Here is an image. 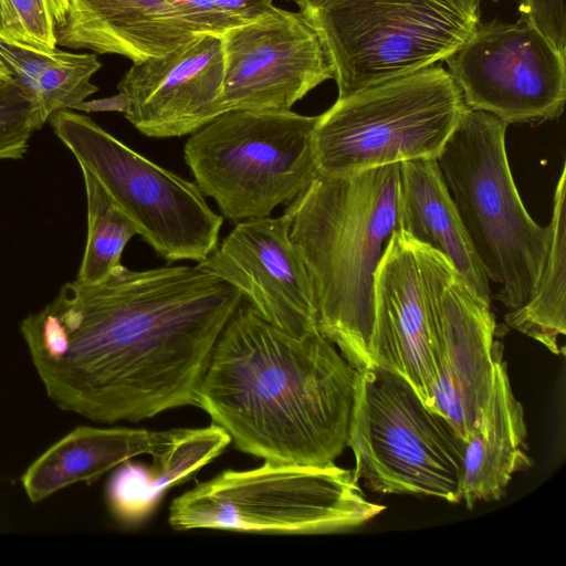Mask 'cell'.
<instances>
[{"instance_id":"ac0fdd59","label":"cell","mask_w":566,"mask_h":566,"mask_svg":"<svg viewBox=\"0 0 566 566\" xmlns=\"http://www.w3.org/2000/svg\"><path fill=\"white\" fill-rule=\"evenodd\" d=\"M522 403L511 388L502 346L495 344L494 373L479 421L464 442L461 501H497L513 475L532 465Z\"/></svg>"},{"instance_id":"d6986e66","label":"cell","mask_w":566,"mask_h":566,"mask_svg":"<svg viewBox=\"0 0 566 566\" xmlns=\"http://www.w3.org/2000/svg\"><path fill=\"white\" fill-rule=\"evenodd\" d=\"M176 431L76 427L27 468L20 479L22 488L28 499L38 503L77 482L91 484L125 461L159 453Z\"/></svg>"},{"instance_id":"cb8c5ba5","label":"cell","mask_w":566,"mask_h":566,"mask_svg":"<svg viewBox=\"0 0 566 566\" xmlns=\"http://www.w3.org/2000/svg\"><path fill=\"white\" fill-rule=\"evenodd\" d=\"M85 195L87 235L75 281L94 284L120 265L122 253L138 230L96 178L81 168Z\"/></svg>"},{"instance_id":"e0dca14e","label":"cell","mask_w":566,"mask_h":566,"mask_svg":"<svg viewBox=\"0 0 566 566\" xmlns=\"http://www.w3.org/2000/svg\"><path fill=\"white\" fill-rule=\"evenodd\" d=\"M56 43L133 63L164 55L206 33L170 0H44Z\"/></svg>"},{"instance_id":"277c9868","label":"cell","mask_w":566,"mask_h":566,"mask_svg":"<svg viewBox=\"0 0 566 566\" xmlns=\"http://www.w3.org/2000/svg\"><path fill=\"white\" fill-rule=\"evenodd\" d=\"M507 125L468 106L437 163L495 298L507 311L532 296L548 253L551 227L537 224L515 186Z\"/></svg>"},{"instance_id":"484cf974","label":"cell","mask_w":566,"mask_h":566,"mask_svg":"<svg viewBox=\"0 0 566 566\" xmlns=\"http://www.w3.org/2000/svg\"><path fill=\"white\" fill-rule=\"evenodd\" d=\"M184 9L206 33L221 35L247 23L273 6L274 0H170Z\"/></svg>"},{"instance_id":"30bf717a","label":"cell","mask_w":566,"mask_h":566,"mask_svg":"<svg viewBox=\"0 0 566 566\" xmlns=\"http://www.w3.org/2000/svg\"><path fill=\"white\" fill-rule=\"evenodd\" d=\"M49 123L80 168L96 178L164 259L198 263L217 248L223 217L195 182L133 150L88 116L63 109Z\"/></svg>"},{"instance_id":"4316f807","label":"cell","mask_w":566,"mask_h":566,"mask_svg":"<svg viewBox=\"0 0 566 566\" xmlns=\"http://www.w3.org/2000/svg\"><path fill=\"white\" fill-rule=\"evenodd\" d=\"M518 12L566 54V0H521Z\"/></svg>"},{"instance_id":"3957f363","label":"cell","mask_w":566,"mask_h":566,"mask_svg":"<svg viewBox=\"0 0 566 566\" xmlns=\"http://www.w3.org/2000/svg\"><path fill=\"white\" fill-rule=\"evenodd\" d=\"M399 187V164L317 175L284 211L314 286L318 331L356 370L370 367L374 280L398 229Z\"/></svg>"},{"instance_id":"9c48e42d","label":"cell","mask_w":566,"mask_h":566,"mask_svg":"<svg viewBox=\"0 0 566 566\" xmlns=\"http://www.w3.org/2000/svg\"><path fill=\"white\" fill-rule=\"evenodd\" d=\"M347 447L374 492L461 501L464 442L399 374L356 370Z\"/></svg>"},{"instance_id":"d6a6232c","label":"cell","mask_w":566,"mask_h":566,"mask_svg":"<svg viewBox=\"0 0 566 566\" xmlns=\"http://www.w3.org/2000/svg\"><path fill=\"white\" fill-rule=\"evenodd\" d=\"M286 1H291V0H286Z\"/></svg>"},{"instance_id":"603a6c76","label":"cell","mask_w":566,"mask_h":566,"mask_svg":"<svg viewBox=\"0 0 566 566\" xmlns=\"http://www.w3.org/2000/svg\"><path fill=\"white\" fill-rule=\"evenodd\" d=\"M566 168L563 166L554 193L551 238L545 266L530 300L507 311L511 328L537 340L555 355L564 353L558 339L566 334Z\"/></svg>"},{"instance_id":"52a82bcc","label":"cell","mask_w":566,"mask_h":566,"mask_svg":"<svg viewBox=\"0 0 566 566\" xmlns=\"http://www.w3.org/2000/svg\"><path fill=\"white\" fill-rule=\"evenodd\" d=\"M316 30L338 97L444 61L481 22V0H291Z\"/></svg>"},{"instance_id":"6da1fadb","label":"cell","mask_w":566,"mask_h":566,"mask_svg":"<svg viewBox=\"0 0 566 566\" xmlns=\"http://www.w3.org/2000/svg\"><path fill=\"white\" fill-rule=\"evenodd\" d=\"M242 293L198 264L65 283L20 333L46 396L93 422H139L195 406Z\"/></svg>"},{"instance_id":"d4e9b609","label":"cell","mask_w":566,"mask_h":566,"mask_svg":"<svg viewBox=\"0 0 566 566\" xmlns=\"http://www.w3.org/2000/svg\"><path fill=\"white\" fill-rule=\"evenodd\" d=\"M33 132L29 102L13 78L0 82V160L22 158Z\"/></svg>"},{"instance_id":"44dd1931","label":"cell","mask_w":566,"mask_h":566,"mask_svg":"<svg viewBox=\"0 0 566 566\" xmlns=\"http://www.w3.org/2000/svg\"><path fill=\"white\" fill-rule=\"evenodd\" d=\"M230 442L229 434L214 423L177 429L171 442L151 455L149 465L128 460L116 468L105 492L111 514L124 526L140 524L153 514L168 490L188 481Z\"/></svg>"},{"instance_id":"7402d4cb","label":"cell","mask_w":566,"mask_h":566,"mask_svg":"<svg viewBox=\"0 0 566 566\" xmlns=\"http://www.w3.org/2000/svg\"><path fill=\"white\" fill-rule=\"evenodd\" d=\"M0 59L31 107L34 130L63 109H77L98 91L92 77L102 67L95 53L40 49L0 39Z\"/></svg>"},{"instance_id":"f1b7e54d","label":"cell","mask_w":566,"mask_h":566,"mask_svg":"<svg viewBox=\"0 0 566 566\" xmlns=\"http://www.w3.org/2000/svg\"><path fill=\"white\" fill-rule=\"evenodd\" d=\"M0 39L15 44H30L10 0H0Z\"/></svg>"},{"instance_id":"9a60e30c","label":"cell","mask_w":566,"mask_h":566,"mask_svg":"<svg viewBox=\"0 0 566 566\" xmlns=\"http://www.w3.org/2000/svg\"><path fill=\"white\" fill-rule=\"evenodd\" d=\"M221 36L203 33L172 51L133 63L117 84L126 119L148 137L192 134L221 115Z\"/></svg>"},{"instance_id":"1f68e13d","label":"cell","mask_w":566,"mask_h":566,"mask_svg":"<svg viewBox=\"0 0 566 566\" xmlns=\"http://www.w3.org/2000/svg\"><path fill=\"white\" fill-rule=\"evenodd\" d=\"M492 1H499V0H492Z\"/></svg>"},{"instance_id":"8fae6325","label":"cell","mask_w":566,"mask_h":566,"mask_svg":"<svg viewBox=\"0 0 566 566\" xmlns=\"http://www.w3.org/2000/svg\"><path fill=\"white\" fill-rule=\"evenodd\" d=\"M444 62L465 105L506 125L558 118L566 101V54L530 20L480 22Z\"/></svg>"},{"instance_id":"ba28073f","label":"cell","mask_w":566,"mask_h":566,"mask_svg":"<svg viewBox=\"0 0 566 566\" xmlns=\"http://www.w3.org/2000/svg\"><path fill=\"white\" fill-rule=\"evenodd\" d=\"M317 116L227 112L190 134L184 158L200 191L232 223L269 217L318 175L313 153Z\"/></svg>"},{"instance_id":"8992f818","label":"cell","mask_w":566,"mask_h":566,"mask_svg":"<svg viewBox=\"0 0 566 566\" xmlns=\"http://www.w3.org/2000/svg\"><path fill=\"white\" fill-rule=\"evenodd\" d=\"M467 107L440 64L358 90L317 115L318 175L346 177L413 159H437Z\"/></svg>"},{"instance_id":"f546056e","label":"cell","mask_w":566,"mask_h":566,"mask_svg":"<svg viewBox=\"0 0 566 566\" xmlns=\"http://www.w3.org/2000/svg\"><path fill=\"white\" fill-rule=\"evenodd\" d=\"M127 105L128 103L126 97L118 92V94L107 98L90 102L85 101L77 107V109L86 112H120L124 114L127 109Z\"/></svg>"},{"instance_id":"2e32d148","label":"cell","mask_w":566,"mask_h":566,"mask_svg":"<svg viewBox=\"0 0 566 566\" xmlns=\"http://www.w3.org/2000/svg\"><path fill=\"white\" fill-rule=\"evenodd\" d=\"M370 367L406 378L429 407L433 388L428 305L412 239L395 230L374 280Z\"/></svg>"},{"instance_id":"7a4b0ae2","label":"cell","mask_w":566,"mask_h":566,"mask_svg":"<svg viewBox=\"0 0 566 566\" xmlns=\"http://www.w3.org/2000/svg\"><path fill=\"white\" fill-rule=\"evenodd\" d=\"M356 369L319 332L290 334L248 301L212 349L195 406L264 461L324 465L348 443Z\"/></svg>"},{"instance_id":"7c38bea8","label":"cell","mask_w":566,"mask_h":566,"mask_svg":"<svg viewBox=\"0 0 566 566\" xmlns=\"http://www.w3.org/2000/svg\"><path fill=\"white\" fill-rule=\"evenodd\" d=\"M413 241L428 305L433 388L429 408L465 442L488 400L496 323L491 305L440 252Z\"/></svg>"},{"instance_id":"4fadbf2b","label":"cell","mask_w":566,"mask_h":566,"mask_svg":"<svg viewBox=\"0 0 566 566\" xmlns=\"http://www.w3.org/2000/svg\"><path fill=\"white\" fill-rule=\"evenodd\" d=\"M220 36L221 114L291 111L319 84L334 80V64L322 39L298 11L273 4Z\"/></svg>"},{"instance_id":"4dcf8cb0","label":"cell","mask_w":566,"mask_h":566,"mask_svg":"<svg viewBox=\"0 0 566 566\" xmlns=\"http://www.w3.org/2000/svg\"><path fill=\"white\" fill-rule=\"evenodd\" d=\"M10 78H12L11 74L8 71V69L6 67V65L3 64L2 60L0 59V82L7 81Z\"/></svg>"},{"instance_id":"5b68a950","label":"cell","mask_w":566,"mask_h":566,"mask_svg":"<svg viewBox=\"0 0 566 566\" xmlns=\"http://www.w3.org/2000/svg\"><path fill=\"white\" fill-rule=\"evenodd\" d=\"M385 506L368 501L354 471L264 461L224 470L175 497L168 522L176 531L329 534L370 521Z\"/></svg>"},{"instance_id":"5bb4252c","label":"cell","mask_w":566,"mask_h":566,"mask_svg":"<svg viewBox=\"0 0 566 566\" xmlns=\"http://www.w3.org/2000/svg\"><path fill=\"white\" fill-rule=\"evenodd\" d=\"M197 264L237 287L276 327L297 336L319 332L314 286L285 213L235 223Z\"/></svg>"},{"instance_id":"ffe728a7","label":"cell","mask_w":566,"mask_h":566,"mask_svg":"<svg viewBox=\"0 0 566 566\" xmlns=\"http://www.w3.org/2000/svg\"><path fill=\"white\" fill-rule=\"evenodd\" d=\"M398 229L442 253L471 290L491 305L490 281L475 254L437 159L399 164Z\"/></svg>"},{"instance_id":"83f0119b","label":"cell","mask_w":566,"mask_h":566,"mask_svg":"<svg viewBox=\"0 0 566 566\" xmlns=\"http://www.w3.org/2000/svg\"><path fill=\"white\" fill-rule=\"evenodd\" d=\"M10 3L31 45L40 49L57 45L44 0H10Z\"/></svg>"}]
</instances>
